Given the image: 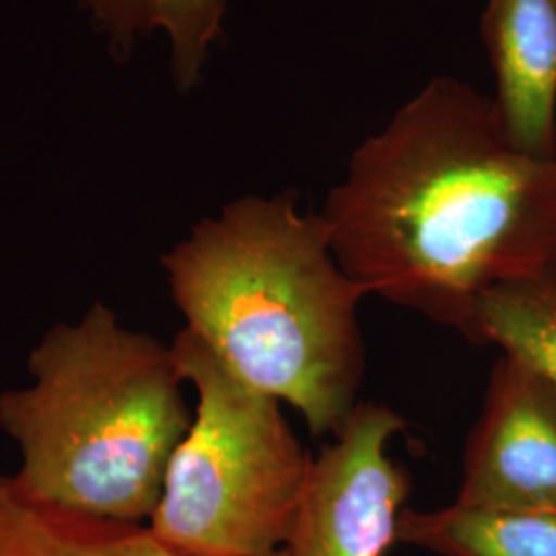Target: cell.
Segmentation results:
<instances>
[{"label":"cell","instance_id":"obj_4","mask_svg":"<svg viewBox=\"0 0 556 556\" xmlns=\"http://www.w3.org/2000/svg\"><path fill=\"white\" fill-rule=\"evenodd\" d=\"M172 351L197 392L147 528L179 556H277L289 544L312 457L277 397L231 374L186 328Z\"/></svg>","mask_w":556,"mask_h":556},{"label":"cell","instance_id":"obj_3","mask_svg":"<svg viewBox=\"0 0 556 556\" xmlns=\"http://www.w3.org/2000/svg\"><path fill=\"white\" fill-rule=\"evenodd\" d=\"M27 367L31 386L0 392V427L21 452L15 491L62 514L147 526L192 422L172 346L93 303L50 328Z\"/></svg>","mask_w":556,"mask_h":556},{"label":"cell","instance_id":"obj_6","mask_svg":"<svg viewBox=\"0 0 556 556\" xmlns=\"http://www.w3.org/2000/svg\"><path fill=\"white\" fill-rule=\"evenodd\" d=\"M456 503L556 511V386L523 358L493 363Z\"/></svg>","mask_w":556,"mask_h":556},{"label":"cell","instance_id":"obj_11","mask_svg":"<svg viewBox=\"0 0 556 556\" xmlns=\"http://www.w3.org/2000/svg\"><path fill=\"white\" fill-rule=\"evenodd\" d=\"M466 338L528 361L556 386V270L482 293Z\"/></svg>","mask_w":556,"mask_h":556},{"label":"cell","instance_id":"obj_9","mask_svg":"<svg viewBox=\"0 0 556 556\" xmlns=\"http://www.w3.org/2000/svg\"><path fill=\"white\" fill-rule=\"evenodd\" d=\"M0 556H179L147 526L71 516L34 505L0 477ZM277 556H291L285 548Z\"/></svg>","mask_w":556,"mask_h":556},{"label":"cell","instance_id":"obj_2","mask_svg":"<svg viewBox=\"0 0 556 556\" xmlns=\"http://www.w3.org/2000/svg\"><path fill=\"white\" fill-rule=\"evenodd\" d=\"M186 330L314 435L337 438L365 376V291L332 254L326 225L289 192L241 197L163 258Z\"/></svg>","mask_w":556,"mask_h":556},{"label":"cell","instance_id":"obj_1","mask_svg":"<svg viewBox=\"0 0 556 556\" xmlns=\"http://www.w3.org/2000/svg\"><path fill=\"white\" fill-rule=\"evenodd\" d=\"M319 217L365 295L468 337L482 293L556 270V160L517 151L489 96L438 77L358 144Z\"/></svg>","mask_w":556,"mask_h":556},{"label":"cell","instance_id":"obj_8","mask_svg":"<svg viewBox=\"0 0 556 556\" xmlns=\"http://www.w3.org/2000/svg\"><path fill=\"white\" fill-rule=\"evenodd\" d=\"M397 542L438 556H556V511L452 503L404 509Z\"/></svg>","mask_w":556,"mask_h":556},{"label":"cell","instance_id":"obj_10","mask_svg":"<svg viewBox=\"0 0 556 556\" xmlns=\"http://www.w3.org/2000/svg\"><path fill=\"white\" fill-rule=\"evenodd\" d=\"M116 52L140 36L163 31L172 46V73L181 91L192 89L223 29L229 0H80Z\"/></svg>","mask_w":556,"mask_h":556},{"label":"cell","instance_id":"obj_7","mask_svg":"<svg viewBox=\"0 0 556 556\" xmlns=\"http://www.w3.org/2000/svg\"><path fill=\"white\" fill-rule=\"evenodd\" d=\"M480 34L505 137L526 155L556 160V0H486Z\"/></svg>","mask_w":556,"mask_h":556},{"label":"cell","instance_id":"obj_5","mask_svg":"<svg viewBox=\"0 0 556 556\" xmlns=\"http://www.w3.org/2000/svg\"><path fill=\"white\" fill-rule=\"evenodd\" d=\"M404 418L378 402H358L334 441L312 459L291 556H386L413 482L388 454Z\"/></svg>","mask_w":556,"mask_h":556}]
</instances>
